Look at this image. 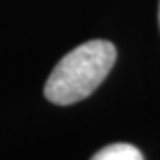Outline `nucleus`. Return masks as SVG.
I'll list each match as a JSON object with an SVG mask.
<instances>
[{"label": "nucleus", "mask_w": 160, "mask_h": 160, "mask_svg": "<svg viewBox=\"0 0 160 160\" xmlns=\"http://www.w3.org/2000/svg\"><path fill=\"white\" fill-rule=\"evenodd\" d=\"M91 160H144L142 153L135 146L126 142H116L100 149Z\"/></svg>", "instance_id": "f03ea898"}, {"label": "nucleus", "mask_w": 160, "mask_h": 160, "mask_svg": "<svg viewBox=\"0 0 160 160\" xmlns=\"http://www.w3.org/2000/svg\"><path fill=\"white\" fill-rule=\"evenodd\" d=\"M158 20H160V9H158Z\"/></svg>", "instance_id": "7ed1b4c3"}, {"label": "nucleus", "mask_w": 160, "mask_h": 160, "mask_svg": "<svg viewBox=\"0 0 160 160\" xmlns=\"http://www.w3.org/2000/svg\"><path fill=\"white\" fill-rule=\"evenodd\" d=\"M116 62L110 41L92 39L66 53L45 84V96L55 105H71L96 91Z\"/></svg>", "instance_id": "f257e3e1"}]
</instances>
